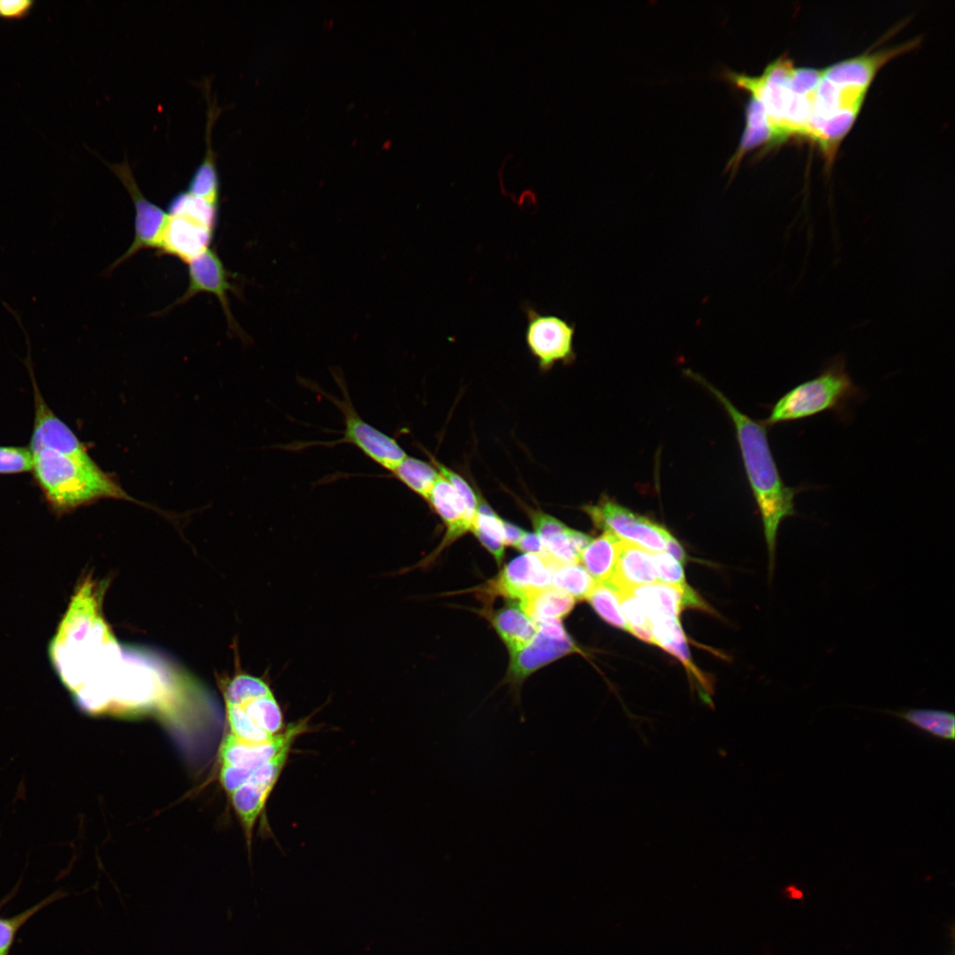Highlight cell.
<instances>
[{
    "label": "cell",
    "instance_id": "8d00e7d4",
    "mask_svg": "<svg viewBox=\"0 0 955 955\" xmlns=\"http://www.w3.org/2000/svg\"><path fill=\"white\" fill-rule=\"evenodd\" d=\"M34 4L32 0H0V19H23L30 14Z\"/></svg>",
    "mask_w": 955,
    "mask_h": 955
},
{
    "label": "cell",
    "instance_id": "2e32d148",
    "mask_svg": "<svg viewBox=\"0 0 955 955\" xmlns=\"http://www.w3.org/2000/svg\"><path fill=\"white\" fill-rule=\"evenodd\" d=\"M919 40L880 50L871 54L848 58L822 69V75L839 85H852L868 88L877 71L890 58L913 48Z\"/></svg>",
    "mask_w": 955,
    "mask_h": 955
},
{
    "label": "cell",
    "instance_id": "8fae6325",
    "mask_svg": "<svg viewBox=\"0 0 955 955\" xmlns=\"http://www.w3.org/2000/svg\"><path fill=\"white\" fill-rule=\"evenodd\" d=\"M187 264L188 286L184 294L173 304L168 306L164 312L186 302L197 294L209 293L218 299L225 315L228 327L233 331H239V326L232 315L227 298V292H233L234 286L229 281L231 276L217 252L210 248Z\"/></svg>",
    "mask_w": 955,
    "mask_h": 955
},
{
    "label": "cell",
    "instance_id": "5b68a950",
    "mask_svg": "<svg viewBox=\"0 0 955 955\" xmlns=\"http://www.w3.org/2000/svg\"><path fill=\"white\" fill-rule=\"evenodd\" d=\"M523 311L527 320L525 343L539 369L548 371L556 363H572L576 357L575 324L556 315L541 314L530 304H524Z\"/></svg>",
    "mask_w": 955,
    "mask_h": 955
},
{
    "label": "cell",
    "instance_id": "8992f818",
    "mask_svg": "<svg viewBox=\"0 0 955 955\" xmlns=\"http://www.w3.org/2000/svg\"><path fill=\"white\" fill-rule=\"evenodd\" d=\"M584 510L598 528L652 553L665 550L672 538L661 525L608 499H602L595 505L585 506Z\"/></svg>",
    "mask_w": 955,
    "mask_h": 955
},
{
    "label": "cell",
    "instance_id": "e0dca14e",
    "mask_svg": "<svg viewBox=\"0 0 955 955\" xmlns=\"http://www.w3.org/2000/svg\"><path fill=\"white\" fill-rule=\"evenodd\" d=\"M628 590L645 603L650 619L656 617L678 618L680 612L684 607H707L706 604L687 584L676 586L656 582Z\"/></svg>",
    "mask_w": 955,
    "mask_h": 955
},
{
    "label": "cell",
    "instance_id": "d4e9b609",
    "mask_svg": "<svg viewBox=\"0 0 955 955\" xmlns=\"http://www.w3.org/2000/svg\"><path fill=\"white\" fill-rule=\"evenodd\" d=\"M477 514L470 531L500 564L504 556L505 534L503 520L480 496Z\"/></svg>",
    "mask_w": 955,
    "mask_h": 955
},
{
    "label": "cell",
    "instance_id": "f546056e",
    "mask_svg": "<svg viewBox=\"0 0 955 955\" xmlns=\"http://www.w3.org/2000/svg\"><path fill=\"white\" fill-rule=\"evenodd\" d=\"M596 613L607 623L629 631L628 623L621 610L617 592L608 583H596L586 599Z\"/></svg>",
    "mask_w": 955,
    "mask_h": 955
},
{
    "label": "cell",
    "instance_id": "e575fe53",
    "mask_svg": "<svg viewBox=\"0 0 955 955\" xmlns=\"http://www.w3.org/2000/svg\"><path fill=\"white\" fill-rule=\"evenodd\" d=\"M653 556L658 581L676 586L686 584L683 567L677 560L667 552L653 553Z\"/></svg>",
    "mask_w": 955,
    "mask_h": 955
},
{
    "label": "cell",
    "instance_id": "9a60e30c",
    "mask_svg": "<svg viewBox=\"0 0 955 955\" xmlns=\"http://www.w3.org/2000/svg\"><path fill=\"white\" fill-rule=\"evenodd\" d=\"M214 229L192 218L169 214L160 250L188 264L210 248Z\"/></svg>",
    "mask_w": 955,
    "mask_h": 955
},
{
    "label": "cell",
    "instance_id": "4316f807",
    "mask_svg": "<svg viewBox=\"0 0 955 955\" xmlns=\"http://www.w3.org/2000/svg\"><path fill=\"white\" fill-rule=\"evenodd\" d=\"M392 473L404 485L425 500L439 476L432 462L409 455Z\"/></svg>",
    "mask_w": 955,
    "mask_h": 955
},
{
    "label": "cell",
    "instance_id": "7a4b0ae2",
    "mask_svg": "<svg viewBox=\"0 0 955 955\" xmlns=\"http://www.w3.org/2000/svg\"><path fill=\"white\" fill-rule=\"evenodd\" d=\"M702 383L719 399L733 420L745 468L761 516L769 557V573L775 562L776 538L782 521L798 515L794 499L805 486H789L783 480L770 450L764 424L736 409L717 389Z\"/></svg>",
    "mask_w": 955,
    "mask_h": 955
},
{
    "label": "cell",
    "instance_id": "7402d4cb",
    "mask_svg": "<svg viewBox=\"0 0 955 955\" xmlns=\"http://www.w3.org/2000/svg\"><path fill=\"white\" fill-rule=\"evenodd\" d=\"M621 540L613 533L604 531L581 552L579 562L596 583L607 582L612 577Z\"/></svg>",
    "mask_w": 955,
    "mask_h": 955
},
{
    "label": "cell",
    "instance_id": "ba28073f",
    "mask_svg": "<svg viewBox=\"0 0 955 955\" xmlns=\"http://www.w3.org/2000/svg\"><path fill=\"white\" fill-rule=\"evenodd\" d=\"M27 365L33 381L34 399V425L28 446L31 452L48 449L83 461L93 460L84 444L44 401L36 384L29 356Z\"/></svg>",
    "mask_w": 955,
    "mask_h": 955
},
{
    "label": "cell",
    "instance_id": "ffe728a7",
    "mask_svg": "<svg viewBox=\"0 0 955 955\" xmlns=\"http://www.w3.org/2000/svg\"><path fill=\"white\" fill-rule=\"evenodd\" d=\"M492 623L510 653L525 647L538 631L535 622L516 600L495 611Z\"/></svg>",
    "mask_w": 955,
    "mask_h": 955
},
{
    "label": "cell",
    "instance_id": "484cf974",
    "mask_svg": "<svg viewBox=\"0 0 955 955\" xmlns=\"http://www.w3.org/2000/svg\"><path fill=\"white\" fill-rule=\"evenodd\" d=\"M273 788L248 780L242 786L232 793V803L246 836L250 841L254 825L261 814L266 800Z\"/></svg>",
    "mask_w": 955,
    "mask_h": 955
},
{
    "label": "cell",
    "instance_id": "44dd1931",
    "mask_svg": "<svg viewBox=\"0 0 955 955\" xmlns=\"http://www.w3.org/2000/svg\"><path fill=\"white\" fill-rule=\"evenodd\" d=\"M215 105L208 104L206 124V151L203 159L194 172L187 191L210 204L218 207L220 182L212 148L211 131L216 118Z\"/></svg>",
    "mask_w": 955,
    "mask_h": 955
},
{
    "label": "cell",
    "instance_id": "74e56055",
    "mask_svg": "<svg viewBox=\"0 0 955 955\" xmlns=\"http://www.w3.org/2000/svg\"><path fill=\"white\" fill-rule=\"evenodd\" d=\"M515 547L526 554H536L542 558H549L541 539L536 533H529L526 531Z\"/></svg>",
    "mask_w": 955,
    "mask_h": 955
},
{
    "label": "cell",
    "instance_id": "4dcf8cb0",
    "mask_svg": "<svg viewBox=\"0 0 955 955\" xmlns=\"http://www.w3.org/2000/svg\"><path fill=\"white\" fill-rule=\"evenodd\" d=\"M225 706L231 734L234 737L251 743H262L276 736L269 734L257 726L241 707L227 704Z\"/></svg>",
    "mask_w": 955,
    "mask_h": 955
},
{
    "label": "cell",
    "instance_id": "3957f363",
    "mask_svg": "<svg viewBox=\"0 0 955 955\" xmlns=\"http://www.w3.org/2000/svg\"><path fill=\"white\" fill-rule=\"evenodd\" d=\"M32 455L34 480L56 514L70 512L100 499L137 501L94 460L83 461L48 449Z\"/></svg>",
    "mask_w": 955,
    "mask_h": 955
},
{
    "label": "cell",
    "instance_id": "83f0119b",
    "mask_svg": "<svg viewBox=\"0 0 955 955\" xmlns=\"http://www.w3.org/2000/svg\"><path fill=\"white\" fill-rule=\"evenodd\" d=\"M619 605L629 626V632L653 644L652 621L645 603L629 590H616Z\"/></svg>",
    "mask_w": 955,
    "mask_h": 955
},
{
    "label": "cell",
    "instance_id": "52a82bcc",
    "mask_svg": "<svg viewBox=\"0 0 955 955\" xmlns=\"http://www.w3.org/2000/svg\"><path fill=\"white\" fill-rule=\"evenodd\" d=\"M107 164L127 190L135 210L134 238L127 250L109 267L112 271L140 250L160 249L169 214L142 194L126 158L120 164Z\"/></svg>",
    "mask_w": 955,
    "mask_h": 955
},
{
    "label": "cell",
    "instance_id": "f1b7e54d",
    "mask_svg": "<svg viewBox=\"0 0 955 955\" xmlns=\"http://www.w3.org/2000/svg\"><path fill=\"white\" fill-rule=\"evenodd\" d=\"M596 582L579 562L559 566L554 573L553 587L576 600H586Z\"/></svg>",
    "mask_w": 955,
    "mask_h": 955
},
{
    "label": "cell",
    "instance_id": "277c9868",
    "mask_svg": "<svg viewBox=\"0 0 955 955\" xmlns=\"http://www.w3.org/2000/svg\"><path fill=\"white\" fill-rule=\"evenodd\" d=\"M860 390L845 369V360L834 358L815 378L784 393L773 406L766 424L801 420L824 411L844 414Z\"/></svg>",
    "mask_w": 955,
    "mask_h": 955
},
{
    "label": "cell",
    "instance_id": "d590c367",
    "mask_svg": "<svg viewBox=\"0 0 955 955\" xmlns=\"http://www.w3.org/2000/svg\"><path fill=\"white\" fill-rule=\"evenodd\" d=\"M255 770L256 769L222 765L219 775L220 783L224 789L228 793L232 794L248 782Z\"/></svg>",
    "mask_w": 955,
    "mask_h": 955
},
{
    "label": "cell",
    "instance_id": "cb8c5ba5",
    "mask_svg": "<svg viewBox=\"0 0 955 955\" xmlns=\"http://www.w3.org/2000/svg\"><path fill=\"white\" fill-rule=\"evenodd\" d=\"M518 602L535 623L560 620L569 614L575 605L571 596L554 587L531 592Z\"/></svg>",
    "mask_w": 955,
    "mask_h": 955
},
{
    "label": "cell",
    "instance_id": "1f68e13d",
    "mask_svg": "<svg viewBox=\"0 0 955 955\" xmlns=\"http://www.w3.org/2000/svg\"><path fill=\"white\" fill-rule=\"evenodd\" d=\"M652 621L653 644L668 653L687 644L685 635L676 617H656Z\"/></svg>",
    "mask_w": 955,
    "mask_h": 955
},
{
    "label": "cell",
    "instance_id": "836d02e7",
    "mask_svg": "<svg viewBox=\"0 0 955 955\" xmlns=\"http://www.w3.org/2000/svg\"><path fill=\"white\" fill-rule=\"evenodd\" d=\"M33 455L28 447L0 446V475L32 471Z\"/></svg>",
    "mask_w": 955,
    "mask_h": 955
},
{
    "label": "cell",
    "instance_id": "7c38bea8",
    "mask_svg": "<svg viewBox=\"0 0 955 955\" xmlns=\"http://www.w3.org/2000/svg\"><path fill=\"white\" fill-rule=\"evenodd\" d=\"M426 500L446 525V535L432 553L411 569H404L402 572L417 567H426L432 563L447 546L470 531L476 516V514L469 510L462 496L440 474Z\"/></svg>",
    "mask_w": 955,
    "mask_h": 955
},
{
    "label": "cell",
    "instance_id": "30bf717a",
    "mask_svg": "<svg viewBox=\"0 0 955 955\" xmlns=\"http://www.w3.org/2000/svg\"><path fill=\"white\" fill-rule=\"evenodd\" d=\"M338 405L345 419L343 440L353 444L371 460L393 472L408 455L399 443L365 422L357 414L348 395Z\"/></svg>",
    "mask_w": 955,
    "mask_h": 955
},
{
    "label": "cell",
    "instance_id": "d6986e66",
    "mask_svg": "<svg viewBox=\"0 0 955 955\" xmlns=\"http://www.w3.org/2000/svg\"><path fill=\"white\" fill-rule=\"evenodd\" d=\"M764 144L776 145L775 137L761 103L750 96L745 107V126L726 170L734 174L745 154Z\"/></svg>",
    "mask_w": 955,
    "mask_h": 955
},
{
    "label": "cell",
    "instance_id": "6da1fadb",
    "mask_svg": "<svg viewBox=\"0 0 955 955\" xmlns=\"http://www.w3.org/2000/svg\"><path fill=\"white\" fill-rule=\"evenodd\" d=\"M106 586L91 575L80 582L49 645V658L78 707L97 713L110 705L113 680L125 656L104 619Z\"/></svg>",
    "mask_w": 955,
    "mask_h": 955
},
{
    "label": "cell",
    "instance_id": "9c48e42d",
    "mask_svg": "<svg viewBox=\"0 0 955 955\" xmlns=\"http://www.w3.org/2000/svg\"><path fill=\"white\" fill-rule=\"evenodd\" d=\"M560 565L532 554L513 559L490 582L489 590L513 600L521 601L538 590L553 587L554 570Z\"/></svg>",
    "mask_w": 955,
    "mask_h": 955
},
{
    "label": "cell",
    "instance_id": "60d3db41",
    "mask_svg": "<svg viewBox=\"0 0 955 955\" xmlns=\"http://www.w3.org/2000/svg\"><path fill=\"white\" fill-rule=\"evenodd\" d=\"M787 896L791 899H800L803 897V892L794 885H791L785 889Z\"/></svg>",
    "mask_w": 955,
    "mask_h": 955
},
{
    "label": "cell",
    "instance_id": "4fadbf2b",
    "mask_svg": "<svg viewBox=\"0 0 955 955\" xmlns=\"http://www.w3.org/2000/svg\"><path fill=\"white\" fill-rule=\"evenodd\" d=\"M307 721L291 723L272 739L251 743L228 735L220 747L222 765L256 769L271 760L281 750L292 745L296 737L308 729Z\"/></svg>",
    "mask_w": 955,
    "mask_h": 955
},
{
    "label": "cell",
    "instance_id": "603a6c76",
    "mask_svg": "<svg viewBox=\"0 0 955 955\" xmlns=\"http://www.w3.org/2000/svg\"><path fill=\"white\" fill-rule=\"evenodd\" d=\"M920 730L945 741H954L955 715L952 712L930 708H903L883 710Z\"/></svg>",
    "mask_w": 955,
    "mask_h": 955
},
{
    "label": "cell",
    "instance_id": "ac0fdd59",
    "mask_svg": "<svg viewBox=\"0 0 955 955\" xmlns=\"http://www.w3.org/2000/svg\"><path fill=\"white\" fill-rule=\"evenodd\" d=\"M658 582L651 552L621 540L612 577L607 581L615 590L630 589Z\"/></svg>",
    "mask_w": 955,
    "mask_h": 955
},
{
    "label": "cell",
    "instance_id": "f35d334b",
    "mask_svg": "<svg viewBox=\"0 0 955 955\" xmlns=\"http://www.w3.org/2000/svg\"><path fill=\"white\" fill-rule=\"evenodd\" d=\"M503 527L506 546H515L526 532L520 527L505 521H503Z\"/></svg>",
    "mask_w": 955,
    "mask_h": 955
},
{
    "label": "cell",
    "instance_id": "5bb4252c",
    "mask_svg": "<svg viewBox=\"0 0 955 955\" xmlns=\"http://www.w3.org/2000/svg\"><path fill=\"white\" fill-rule=\"evenodd\" d=\"M577 651L570 637H554L538 630L533 639L523 649L510 653L507 681L516 691L521 683L541 667L554 660Z\"/></svg>",
    "mask_w": 955,
    "mask_h": 955
},
{
    "label": "cell",
    "instance_id": "d6a6232c",
    "mask_svg": "<svg viewBox=\"0 0 955 955\" xmlns=\"http://www.w3.org/2000/svg\"><path fill=\"white\" fill-rule=\"evenodd\" d=\"M57 899V894L11 917H0V955H9L19 929L38 911Z\"/></svg>",
    "mask_w": 955,
    "mask_h": 955
},
{
    "label": "cell",
    "instance_id": "ab89813d",
    "mask_svg": "<svg viewBox=\"0 0 955 955\" xmlns=\"http://www.w3.org/2000/svg\"><path fill=\"white\" fill-rule=\"evenodd\" d=\"M665 550L680 563L685 562L684 551L674 537L668 540Z\"/></svg>",
    "mask_w": 955,
    "mask_h": 955
}]
</instances>
